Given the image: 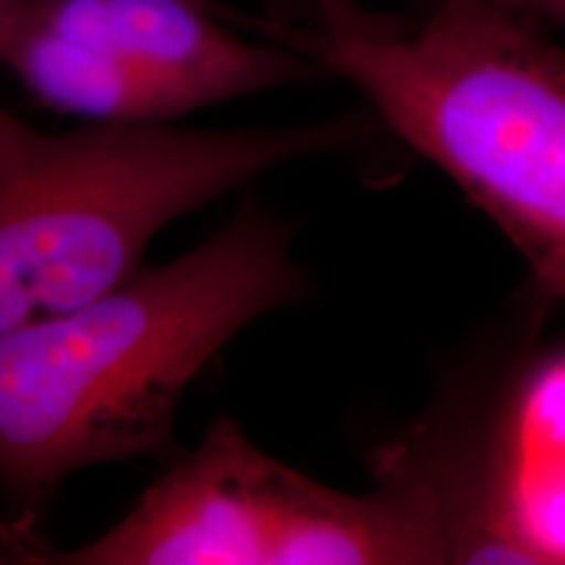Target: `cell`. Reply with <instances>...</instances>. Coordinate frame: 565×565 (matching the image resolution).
Returning a JSON list of instances; mask_svg holds the SVG:
<instances>
[{"mask_svg":"<svg viewBox=\"0 0 565 565\" xmlns=\"http://www.w3.org/2000/svg\"><path fill=\"white\" fill-rule=\"evenodd\" d=\"M307 291L288 223L246 202L173 263L0 333V490L13 519L40 524L76 471L166 454L204 366Z\"/></svg>","mask_w":565,"mask_h":565,"instance_id":"1","label":"cell"},{"mask_svg":"<svg viewBox=\"0 0 565 565\" xmlns=\"http://www.w3.org/2000/svg\"><path fill=\"white\" fill-rule=\"evenodd\" d=\"M511 524L498 471L440 435L387 450L372 490L345 492L280 463L221 416L118 524L79 547L61 550L38 524L0 519V563H498Z\"/></svg>","mask_w":565,"mask_h":565,"instance_id":"2","label":"cell"},{"mask_svg":"<svg viewBox=\"0 0 565 565\" xmlns=\"http://www.w3.org/2000/svg\"><path fill=\"white\" fill-rule=\"evenodd\" d=\"M349 82L565 299V51L498 0H435L419 21L356 9L312 24L242 17Z\"/></svg>","mask_w":565,"mask_h":565,"instance_id":"3","label":"cell"},{"mask_svg":"<svg viewBox=\"0 0 565 565\" xmlns=\"http://www.w3.org/2000/svg\"><path fill=\"white\" fill-rule=\"evenodd\" d=\"M364 134L351 116L246 131H42L0 108V333L108 294L181 215L286 162L349 150Z\"/></svg>","mask_w":565,"mask_h":565,"instance_id":"4","label":"cell"},{"mask_svg":"<svg viewBox=\"0 0 565 565\" xmlns=\"http://www.w3.org/2000/svg\"><path fill=\"white\" fill-rule=\"evenodd\" d=\"M242 30L217 0H24L0 66L40 105L84 124H173L324 76L294 47Z\"/></svg>","mask_w":565,"mask_h":565,"instance_id":"5","label":"cell"},{"mask_svg":"<svg viewBox=\"0 0 565 565\" xmlns=\"http://www.w3.org/2000/svg\"><path fill=\"white\" fill-rule=\"evenodd\" d=\"M505 9L565 34V0H498Z\"/></svg>","mask_w":565,"mask_h":565,"instance_id":"6","label":"cell"},{"mask_svg":"<svg viewBox=\"0 0 565 565\" xmlns=\"http://www.w3.org/2000/svg\"><path fill=\"white\" fill-rule=\"evenodd\" d=\"M309 3H312L315 17H330V13H338L349 3H353V0H309Z\"/></svg>","mask_w":565,"mask_h":565,"instance_id":"7","label":"cell"},{"mask_svg":"<svg viewBox=\"0 0 565 565\" xmlns=\"http://www.w3.org/2000/svg\"><path fill=\"white\" fill-rule=\"evenodd\" d=\"M21 6H24V0H0V40H3L6 26L11 24V19L17 17Z\"/></svg>","mask_w":565,"mask_h":565,"instance_id":"8","label":"cell"}]
</instances>
